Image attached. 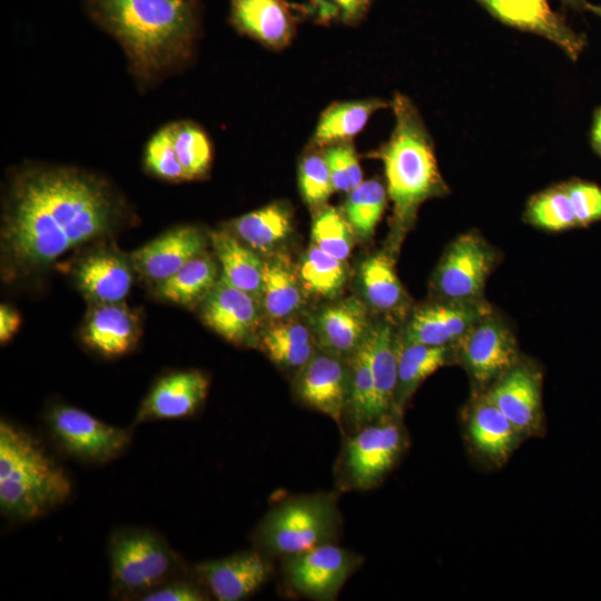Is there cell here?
Segmentation results:
<instances>
[{
	"instance_id": "49",
	"label": "cell",
	"mask_w": 601,
	"mask_h": 601,
	"mask_svg": "<svg viewBox=\"0 0 601 601\" xmlns=\"http://www.w3.org/2000/svg\"><path fill=\"white\" fill-rule=\"evenodd\" d=\"M561 2L565 4L566 7L577 11L585 10V7L588 4L587 0H561Z\"/></svg>"
},
{
	"instance_id": "14",
	"label": "cell",
	"mask_w": 601,
	"mask_h": 601,
	"mask_svg": "<svg viewBox=\"0 0 601 601\" xmlns=\"http://www.w3.org/2000/svg\"><path fill=\"white\" fill-rule=\"evenodd\" d=\"M483 393L523 437L542 435V377L533 364L520 359Z\"/></svg>"
},
{
	"instance_id": "13",
	"label": "cell",
	"mask_w": 601,
	"mask_h": 601,
	"mask_svg": "<svg viewBox=\"0 0 601 601\" xmlns=\"http://www.w3.org/2000/svg\"><path fill=\"white\" fill-rule=\"evenodd\" d=\"M475 1L500 22L546 39L572 60H578L587 46L585 36L577 32L548 0Z\"/></svg>"
},
{
	"instance_id": "18",
	"label": "cell",
	"mask_w": 601,
	"mask_h": 601,
	"mask_svg": "<svg viewBox=\"0 0 601 601\" xmlns=\"http://www.w3.org/2000/svg\"><path fill=\"white\" fill-rule=\"evenodd\" d=\"M204 323L234 344L249 341L259 323L256 297L230 284L223 275L203 300Z\"/></svg>"
},
{
	"instance_id": "17",
	"label": "cell",
	"mask_w": 601,
	"mask_h": 601,
	"mask_svg": "<svg viewBox=\"0 0 601 601\" xmlns=\"http://www.w3.org/2000/svg\"><path fill=\"white\" fill-rule=\"evenodd\" d=\"M274 568L266 554L257 550L199 563L195 568L200 581L218 601H240L262 588Z\"/></svg>"
},
{
	"instance_id": "38",
	"label": "cell",
	"mask_w": 601,
	"mask_h": 601,
	"mask_svg": "<svg viewBox=\"0 0 601 601\" xmlns=\"http://www.w3.org/2000/svg\"><path fill=\"white\" fill-rule=\"evenodd\" d=\"M353 233L343 211L325 205L317 208L311 234L313 245L345 262L352 250Z\"/></svg>"
},
{
	"instance_id": "26",
	"label": "cell",
	"mask_w": 601,
	"mask_h": 601,
	"mask_svg": "<svg viewBox=\"0 0 601 601\" xmlns=\"http://www.w3.org/2000/svg\"><path fill=\"white\" fill-rule=\"evenodd\" d=\"M391 108V101L382 98L335 101L319 116L309 145L317 148L352 141L381 109Z\"/></svg>"
},
{
	"instance_id": "19",
	"label": "cell",
	"mask_w": 601,
	"mask_h": 601,
	"mask_svg": "<svg viewBox=\"0 0 601 601\" xmlns=\"http://www.w3.org/2000/svg\"><path fill=\"white\" fill-rule=\"evenodd\" d=\"M465 431L473 452L486 463L504 465L522 441V434L481 392L466 415Z\"/></svg>"
},
{
	"instance_id": "12",
	"label": "cell",
	"mask_w": 601,
	"mask_h": 601,
	"mask_svg": "<svg viewBox=\"0 0 601 601\" xmlns=\"http://www.w3.org/2000/svg\"><path fill=\"white\" fill-rule=\"evenodd\" d=\"M228 4L235 31L274 51L287 48L306 20L303 3L288 0H228Z\"/></svg>"
},
{
	"instance_id": "5",
	"label": "cell",
	"mask_w": 601,
	"mask_h": 601,
	"mask_svg": "<svg viewBox=\"0 0 601 601\" xmlns=\"http://www.w3.org/2000/svg\"><path fill=\"white\" fill-rule=\"evenodd\" d=\"M342 518L335 493L289 497L270 509L255 530L264 554L287 558L335 542Z\"/></svg>"
},
{
	"instance_id": "10",
	"label": "cell",
	"mask_w": 601,
	"mask_h": 601,
	"mask_svg": "<svg viewBox=\"0 0 601 601\" xmlns=\"http://www.w3.org/2000/svg\"><path fill=\"white\" fill-rule=\"evenodd\" d=\"M453 354L480 393L520 361L511 327L494 311L466 332Z\"/></svg>"
},
{
	"instance_id": "30",
	"label": "cell",
	"mask_w": 601,
	"mask_h": 601,
	"mask_svg": "<svg viewBox=\"0 0 601 601\" xmlns=\"http://www.w3.org/2000/svg\"><path fill=\"white\" fill-rule=\"evenodd\" d=\"M358 276L364 298L374 309L391 313L404 305L405 290L390 254L378 252L364 259Z\"/></svg>"
},
{
	"instance_id": "4",
	"label": "cell",
	"mask_w": 601,
	"mask_h": 601,
	"mask_svg": "<svg viewBox=\"0 0 601 601\" xmlns=\"http://www.w3.org/2000/svg\"><path fill=\"white\" fill-rule=\"evenodd\" d=\"M72 491L66 471L27 432L0 423V509L32 520L65 503Z\"/></svg>"
},
{
	"instance_id": "32",
	"label": "cell",
	"mask_w": 601,
	"mask_h": 601,
	"mask_svg": "<svg viewBox=\"0 0 601 601\" xmlns=\"http://www.w3.org/2000/svg\"><path fill=\"white\" fill-rule=\"evenodd\" d=\"M218 279L215 260L206 252L186 263L169 278L157 284V294L171 303L193 305L204 300Z\"/></svg>"
},
{
	"instance_id": "40",
	"label": "cell",
	"mask_w": 601,
	"mask_h": 601,
	"mask_svg": "<svg viewBox=\"0 0 601 601\" xmlns=\"http://www.w3.org/2000/svg\"><path fill=\"white\" fill-rule=\"evenodd\" d=\"M144 166L149 174L168 181L188 180L177 158L169 124L148 139L144 150Z\"/></svg>"
},
{
	"instance_id": "47",
	"label": "cell",
	"mask_w": 601,
	"mask_h": 601,
	"mask_svg": "<svg viewBox=\"0 0 601 601\" xmlns=\"http://www.w3.org/2000/svg\"><path fill=\"white\" fill-rule=\"evenodd\" d=\"M21 323L20 315L9 305L0 307V339L1 343L10 339L18 331Z\"/></svg>"
},
{
	"instance_id": "37",
	"label": "cell",
	"mask_w": 601,
	"mask_h": 601,
	"mask_svg": "<svg viewBox=\"0 0 601 601\" xmlns=\"http://www.w3.org/2000/svg\"><path fill=\"white\" fill-rule=\"evenodd\" d=\"M387 197L386 187L378 179L363 180L348 191L343 213L355 234L366 238L374 233Z\"/></svg>"
},
{
	"instance_id": "21",
	"label": "cell",
	"mask_w": 601,
	"mask_h": 601,
	"mask_svg": "<svg viewBox=\"0 0 601 601\" xmlns=\"http://www.w3.org/2000/svg\"><path fill=\"white\" fill-rule=\"evenodd\" d=\"M208 377L189 370L167 374L151 387L135 418L136 423L150 420H177L190 416L205 401Z\"/></svg>"
},
{
	"instance_id": "33",
	"label": "cell",
	"mask_w": 601,
	"mask_h": 601,
	"mask_svg": "<svg viewBox=\"0 0 601 601\" xmlns=\"http://www.w3.org/2000/svg\"><path fill=\"white\" fill-rule=\"evenodd\" d=\"M262 299L266 314L280 321L294 314L303 304L299 277L282 258L263 262Z\"/></svg>"
},
{
	"instance_id": "29",
	"label": "cell",
	"mask_w": 601,
	"mask_h": 601,
	"mask_svg": "<svg viewBox=\"0 0 601 601\" xmlns=\"http://www.w3.org/2000/svg\"><path fill=\"white\" fill-rule=\"evenodd\" d=\"M211 246L221 266L223 276L254 297L262 296L263 262L252 248L244 246L228 231L209 234Z\"/></svg>"
},
{
	"instance_id": "44",
	"label": "cell",
	"mask_w": 601,
	"mask_h": 601,
	"mask_svg": "<svg viewBox=\"0 0 601 601\" xmlns=\"http://www.w3.org/2000/svg\"><path fill=\"white\" fill-rule=\"evenodd\" d=\"M262 347L273 363L285 370L299 371L316 353L313 342L293 344L262 339Z\"/></svg>"
},
{
	"instance_id": "1",
	"label": "cell",
	"mask_w": 601,
	"mask_h": 601,
	"mask_svg": "<svg viewBox=\"0 0 601 601\" xmlns=\"http://www.w3.org/2000/svg\"><path fill=\"white\" fill-rule=\"evenodd\" d=\"M124 204L111 185L80 168L29 164L7 190L1 249L21 273L48 266L70 249L109 234Z\"/></svg>"
},
{
	"instance_id": "25",
	"label": "cell",
	"mask_w": 601,
	"mask_h": 601,
	"mask_svg": "<svg viewBox=\"0 0 601 601\" xmlns=\"http://www.w3.org/2000/svg\"><path fill=\"white\" fill-rule=\"evenodd\" d=\"M137 318L120 303L98 304L90 313L83 329V341L106 356L127 353L138 336Z\"/></svg>"
},
{
	"instance_id": "22",
	"label": "cell",
	"mask_w": 601,
	"mask_h": 601,
	"mask_svg": "<svg viewBox=\"0 0 601 601\" xmlns=\"http://www.w3.org/2000/svg\"><path fill=\"white\" fill-rule=\"evenodd\" d=\"M370 326L365 304L353 297L325 306L315 317L323 351L345 361L363 343Z\"/></svg>"
},
{
	"instance_id": "27",
	"label": "cell",
	"mask_w": 601,
	"mask_h": 601,
	"mask_svg": "<svg viewBox=\"0 0 601 601\" xmlns=\"http://www.w3.org/2000/svg\"><path fill=\"white\" fill-rule=\"evenodd\" d=\"M375 386L377 420L392 413L397 386V334L388 322L371 325L365 336Z\"/></svg>"
},
{
	"instance_id": "50",
	"label": "cell",
	"mask_w": 601,
	"mask_h": 601,
	"mask_svg": "<svg viewBox=\"0 0 601 601\" xmlns=\"http://www.w3.org/2000/svg\"><path fill=\"white\" fill-rule=\"evenodd\" d=\"M585 10L594 13L595 16L601 18V4H592L588 2Z\"/></svg>"
},
{
	"instance_id": "7",
	"label": "cell",
	"mask_w": 601,
	"mask_h": 601,
	"mask_svg": "<svg viewBox=\"0 0 601 601\" xmlns=\"http://www.w3.org/2000/svg\"><path fill=\"white\" fill-rule=\"evenodd\" d=\"M109 560L116 588L139 595L169 581L177 569L173 551L147 530H127L114 535Z\"/></svg>"
},
{
	"instance_id": "23",
	"label": "cell",
	"mask_w": 601,
	"mask_h": 601,
	"mask_svg": "<svg viewBox=\"0 0 601 601\" xmlns=\"http://www.w3.org/2000/svg\"><path fill=\"white\" fill-rule=\"evenodd\" d=\"M397 386L392 413L402 416L405 404L417 387L433 373L445 366L453 349L411 342L397 336Z\"/></svg>"
},
{
	"instance_id": "11",
	"label": "cell",
	"mask_w": 601,
	"mask_h": 601,
	"mask_svg": "<svg viewBox=\"0 0 601 601\" xmlns=\"http://www.w3.org/2000/svg\"><path fill=\"white\" fill-rule=\"evenodd\" d=\"M355 552L329 542L285 558L284 573L298 594L318 601L336 599L348 578L361 566Z\"/></svg>"
},
{
	"instance_id": "16",
	"label": "cell",
	"mask_w": 601,
	"mask_h": 601,
	"mask_svg": "<svg viewBox=\"0 0 601 601\" xmlns=\"http://www.w3.org/2000/svg\"><path fill=\"white\" fill-rule=\"evenodd\" d=\"M295 394L299 402L344 428L348 401L347 361L327 352H316L297 372Z\"/></svg>"
},
{
	"instance_id": "15",
	"label": "cell",
	"mask_w": 601,
	"mask_h": 601,
	"mask_svg": "<svg viewBox=\"0 0 601 601\" xmlns=\"http://www.w3.org/2000/svg\"><path fill=\"white\" fill-rule=\"evenodd\" d=\"M493 311L484 299L476 302L437 299L412 313L402 337L411 342L453 349L476 322Z\"/></svg>"
},
{
	"instance_id": "35",
	"label": "cell",
	"mask_w": 601,
	"mask_h": 601,
	"mask_svg": "<svg viewBox=\"0 0 601 601\" xmlns=\"http://www.w3.org/2000/svg\"><path fill=\"white\" fill-rule=\"evenodd\" d=\"M298 277L307 293L333 298L344 287L347 272L343 260L326 254L312 244L302 259Z\"/></svg>"
},
{
	"instance_id": "31",
	"label": "cell",
	"mask_w": 601,
	"mask_h": 601,
	"mask_svg": "<svg viewBox=\"0 0 601 601\" xmlns=\"http://www.w3.org/2000/svg\"><path fill=\"white\" fill-rule=\"evenodd\" d=\"M348 401L344 422L352 432L377 421L375 408V386L370 363L367 343H363L347 359Z\"/></svg>"
},
{
	"instance_id": "28",
	"label": "cell",
	"mask_w": 601,
	"mask_h": 601,
	"mask_svg": "<svg viewBox=\"0 0 601 601\" xmlns=\"http://www.w3.org/2000/svg\"><path fill=\"white\" fill-rule=\"evenodd\" d=\"M231 227L249 248L267 253L290 234L293 229L292 209L284 201L270 203L236 218L233 220Z\"/></svg>"
},
{
	"instance_id": "3",
	"label": "cell",
	"mask_w": 601,
	"mask_h": 601,
	"mask_svg": "<svg viewBox=\"0 0 601 601\" xmlns=\"http://www.w3.org/2000/svg\"><path fill=\"white\" fill-rule=\"evenodd\" d=\"M391 108V136L370 157L383 162L393 224L400 231L414 221L424 201L445 196L450 189L440 171L432 136L415 104L396 92Z\"/></svg>"
},
{
	"instance_id": "8",
	"label": "cell",
	"mask_w": 601,
	"mask_h": 601,
	"mask_svg": "<svg viewBox=\"0 0 601 601\" xmlns=\"http://www.w3.org/2000/svg\"><path fill=\"white\" fill-rule=\"evenodd\" d=\"M496 250L475 230L457 236L445 249L433 276L437 299L476 302L496 265Z\"/></svg>"
},
{
	"instance_id": "45",
	"label": "cell",
	"mask_w": 601,
	"mask_h": 601,
	"mask_svg": "<svg viewBox=\"0 0 601 601\" xmlns=\"http://www.w3.org/2000/svg\"><path fill=\"white\" fill-rule=\"evenodd\" d=\"M139 597L145 601H204L208 599L199 585L186 580H169Z\"/></svg>"
},
{
	"instance_id": "41",
	"label": "cell",
	"mask_w": 601,
	"mask_h": 601,
	"mask_svg": "<svg viewBox=\"0 0 601 601\" xmlns=\"http://www.w3.org/2000/svg\"><path fill=\"white\" fill-rule=\"evenodd\" d=\"M376 0H306V20L316 24L356 27L368 14Z\"/></svg>"
},
{
	"instance_id": "24",
	"label": "cell",
	"mask_w": 601,
	"mask_h": 601,
	"mask_svg": "<svg viewBox=\"0 0 601 601\" xmlns=\"http://www.w3.org/2000/svg\"><path fill=\"white\" fill-rule=\"evenodd\" d=\"M80 289L98 304L120 303L129 293L132 275L127 262L111 252L86 257L76 270Z\"/></svg>"
},
{
	"instance_id": "6",
	"label": "cell",
	"mask_w": 601,
	"mask_h": 601,
	"mask_svg": "<svg viewBox=\"0 0 601 601\" xmlns=\"http://www.w3.org/2000/svg\"><path fill=\"white\" fill-rule=\"evenodd\" d=\"M401 417L387 414L346 437L337 462L344 489L368 491L393 470L408 444Z\"/></svg>"
},
{
	"instance_id": "43",
	"label": "cell",
	"mask_w": 601,
	"mask_h": 601,
	"mask_svg": "<svg viewBox=\"0 0 601 601\" xmlns=\"http://www.w3.org/2000/svg\"><path fill=\"white\" fill-rule=\"evenodd\" d=\"M563 184L579 227L600 221L601 186L582 179H572Z\"/></svg>"
},
{
	"instance_id": "20",
	"label": "cell",
	"mask_w": 601,
	"mask_h": 601,
	"mask_svg": "<svg viewBox=\"0 0 601 601\" xmlns=\"http://www.w3.org/2000/svg\"><path fill=\"white\" fill-rule=\"evenodd\" d=\"M205 247L206 237L198 227L180 226L132 252L130 262L142 277L158 284L204 253Z\"/></svg>"
},
{
	"instance_id": "34",
	"label": "cell",
	"mask_w": 601,
	"mask_h": 601,
	"mask_svg": "<svg viewBox=\"0 0 601 601\" xmlns=\"http://www.w3.org/2000/svg\"><path fill=\"white\" fill-rule=\"evenodd\" d=\"M177 158L188 180L205 177L213 164V145L209 136L193 120L169 122Z\"/></svg>"
},
{
	"instance_id": "39",
	"label": "cell",
	"mask_w": 601,
	"mask_h": 601,
	"mask_svg": "<svg viewBox=\"0 0 601 601\" xmlns=\"http://www.w3.org/2000/svg\"><path fill=\"white\" fill-rule=\"evenodd\" d=\"M298 188L303 200L313 208L325 205L335 191L323 149L308 147L298 164Z\"/></svg>"
},
{
	"instance_id": "2",
	"label": "cell",
	"mask_w": 601,
	"mask_h": 601,
	"mask_svg": "<svg viewBox=\"0 0 601 601\" xmlns=\"http://www.w3.org/2000/svg\"><path fill=\"white\" fill-rule=\"evenodd\" d=\"M88 18L118 42L142 91L190 66L201 32L199 0H83Z\"/></svg>"
},
{
	"instance_id": "42",
	"label": "cell",
	"mask_w": 601,
	"mask_h": 601,
	"mask_svg": "<svg viewBox=\"0 0 601 601\" xmlns=\"http://www.w3.org/2000/svg\"><path fill=\"white\" fill-rule=\"evenodd\" d=\"M322 149L336 191L348 193L363 181V170L353 140Z\"/></svg>"
},
{
	"instance_id": "46",
	"label": "cell",
	"mask_w": 601,
	"mask_h": 601,
	"mask_svg": "<svg viewBox=\"0 0 601 601\" xmlns=\"http://www.w3.org/2000/svg\"><path fill=\"white\" fill-rule=\"evenodd\" d=\"M262 339L275 342L306 344L313 342L312 333L307 326L298 322H279L268 328Z\"/></svg>"
},
{
	"instance_id": "48",
	"label": "cell",
	"mask_w": 601,
	"mask_h": 601,
	"mask_svg": "<svg viewBox=\"0 0 601 601\" xmlns=\"http://www.w3.org/2000/svg\"><path fill=\"white\" fill-rule=\"evenodd\" d=\"M590 144L593 151L601 158V106L593 114Z\"/></svg>"
},
{
	"instance_id": "36",
	"label": "cell",
	"mask_w": 601,
	"mask_h": 601,
	"mask_svg": "<svg viewBox=\"0 0 601 601\" xmlns=\"http://www.w3.org/2000/svg\"><path fill=\"white\" fill-rule=\"evenodd\" d=\"M525 221L548 231L579 227L564 184H558L533 195L526 204Z\"/></svg>"
},
{
	"instance_id": "9",
	"label": "cell",
	"mask_w": 601,
	"mask_h": 601,
	"mask_svg": "<svg viewBox=\"0 0 601 601\" xmlns=\"http://www.w3.org/2000/svg\"><path fill=\"white\" fill-rule=\"evenodd\" d=\"M47 422L59 446L82 462H110L130 443L127 430L107 424L75 406L53 405L47 414Z\"/></svg>"
}]
</instances>
